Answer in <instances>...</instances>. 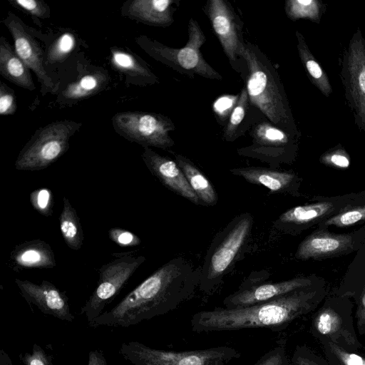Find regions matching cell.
<instances>
[{"label":"cell","mask_w":365,"mask_h":365,"mask_svg":"<svg viewBox=\"0 0 365 365\" xmlns=\"http://www.w3.org/2000/svg\"><path fill=\"white\" fill-rule=\"evenodd\" d=\"M200 275V268L187 259H172L89 326L129 327L168 314L192 298L199 289Z\"/></svg>","instance_id":"obj_1"},{"label":"cell","mask_w":365,"mask_h":365,"mask_svg":"<svg viewBox=\"0 0 365 365\" xmlns=\"http://www.w3.org/2000/svg\"><path fill=\"white\" fill-rule=\"evenodd\" d=\"M324 282L289 293L273 300L251 306L227 309L215 307L195 313L190 319L197 332L269 329L280 331L296 319L315 310L327 297Z\"/></svg>","instance_id":"obj_2"},{"label":"cell","mask_w":365,"mask_h":365,"mask_svg":"<svg viewBox=\"0 0 365 365\" xmlns=\"http://www.w3.org/2000/svg\"><path fill=\"white\" fill-rule=\"evenodd\" d=\"M247 65L246 89L250 104L269 122L296 138L301 136L293 117L283 84L269 58L259 47L245 42L241 52Z\"/></svg>","instance_id":"obj_3"},{"label":"cell","mask_w":365,"mask_h":365,"mask_svg":"<svg viewBox=\"0 0 365 365\" xmlns=\"http://www.w3.org/2000/svg\"><path fill=\"white\" fill-rule=\"evenodd\" d=\"M253 222L250 213H241L216 234L200 268V291L210 294L220 285L248 242Z\"/></svg>","instance_id":"obj_4"},{"label":"cell","mask_w":365,"mask_h":365,"mask_svg":"<svg viewBox=\"0 0 365 365\" xmlns=\"http://www.w3.org/2000/svg\"><path fill=\"white\" fill-rule=\"evenodd\" d=\"M188 40L184 47L176 48L157 40L140 35L136 43L148 56L172 69L193 78L195 76L211 80H222V76L204 58L200 52L206 41L197 21L190 18L187 26Z\"/></svg>","instance_id":"obj_5"},{"label":"cell","mask_w":365,"mask_h":365,"mask_svg":"<svg viewBox=\"0 0 365 365\" xmlns=\"http://www.w3.org/2000/svg\"><path fill=\"white\" fill-rule=\"evenodd\" d=\"M119 354L130 365H227L241 356L237 349L227 346L176 351L135 341L123 343Z\"/></svg>","instance_id":"obj_6"},{"label":"cell","mask_w":365,"mask_h":365,"mask_svg":"<svg viewBox=\"0 0 365 365\" xmlns=\"http://www.w3.org/2000/svg\"><path fill=\"white\" fill-rule=\"evenodd\" d=\"M81 126V123L63 120L38 128L19 152L16 169L35 171L48 168L66 153L70 139Z\"/></svg>","instance_id":"obj_7"},{"label":"cell","mask_w":365,"mask_h":365,"mask_svg":"<svg viewBox=\"0 0 365 365\" xmlns=\"http://www.w3.org/2000/svg\"><path fill=\"white\" fill-rule=\"evenodd\" d=\"M353 307L349 297L327 296L312 319L313 336L319 342L329 340L346 349L359 351L363 345L356 334Z\"/></svg>","instance_id":"obj_8"},{"label":"cell","mask_w":365,"mask_h":365,"mask_svg":"<svg viewBox=\"0 0 365 365\" xmlns=\"http://www.w3.org/2000/svg\"><path fill=\"white\" fill-rule=\"evenodd\" d=\"M145 261V257L143 255L133 252L120 253L100 267L97 286L80 312L89 325L103 312L105 307Z\"/></svg>","instance_id":"obj_9"},{"label":"cell","mask_w":365,"mask_h":365,"mask_svg":"<svg viewBox=\"0 0 365 365\" xmlns=\"http://www.w3.org/2000/svg\"><path fill=\"white\" fill-rule=\"evenodd\" d=\"M115 133L128 141L144 147L166 150L175 145L169 133L175 129L172 120L161 113L125 111L112 118Z\"/></svg>","instance_id":"obj_10"},{"label":"cell","mask_w":365,"mask_h":365,"mask_svg":"<svg viewBox=\"0 0 365 365\" xmlns=\"http://www.w3.org/2000/svg\"><path fill=\"white\" fill-rule=\"evenodd\" d=\"M340 76L354 123L365 136V39L359 29L342 55Z\"/></svg>","instance_id":"obj_11"},{"label":"cell","mask_w":365,"mask_h":365,"mask_svg":"<svg viewBox=\"0 0 365 365\" xmlns=\"http://www.w3.org/2000/svg\"><path fill=\"white\" fill-rule=\"evenodd\" d=\"M252 144L238 150L243 156L260 160L277 169L281 163H288L297 152V139L269 121H261L252 130Z\"/></svg>","instance_id":"obj_12"},{"label":"cell","mask_w":365,"mask_h":365,"mask_svg":"<svg viewBox=\"0 0 365 365\" xmlns=\"http://www.w3.org/2000/svg\"><path fill=\"white\" fill-rule=\"evenodd\" d=\"M204 11L230 63H235L245 43L240 17L225 0L207 1Z\"/></svg>","instance_id":"obj_13"},{"label":"cell","mask_w":365,"mask_h":365,"mask_svg":"<svg viewBox=\"0 0 365 365\" xmlns=\"http://www.w3.org/2000/svg\"><path fill=\"white\" fill-rule=\"evenodd\" d=\"M364 231L349 234H334L316 230L299 245L295 257L298 259H320L348 254L358 249Z\"/></svg>","instance_id":"obj_14"},{"label":"cell","mask_w":365,"mask_h":365,"mask_svg":"<svg viewBox=\"0 0 365 365\" xmlns=\"http://www.w3.org/2000/svg\"><path fill=\"white\" fill-rule=\"evenodd\" d=\"M319 282L313 277L302 276L278 282L259 283L239 288L226 297L222 304L227 309L251 306L275 299L297 289L311 287Z\"/></svg>","instance_id":"obj_15"},{"label":"cell","mask_w":365,"mask_h":365,"mask_svg":"<svg viewBox=\"0 0 365 365\" xmlns=\"http://www.w3.org/2000/svg\"><path fill=\"white\" fill-rule=\"evenodd\" d=\"M3 23L14 39L16 54L34 72L42 87L46 91H52L54 83L43 66V52L27 26L19 16L11 12L8 13Z\"/></svg>","instance_id":"obj_16"},{"label":"cell","mask_w":365,"mask_h":365,"mask_svg":"<svg viewBox=\"0 0 365 365\" xmlns=\"http://www.w3.org/2000/svg\"><path fill=\"white\" fill-rule=\"evenodd\" d=\"M15 283L26 301L35 305L43 314L70 322L75 319L65 292L51 282L43 280L36 284L16 278Z\"/></svg>","instance_id":"obj_17"},{"label":"cell","mask_w":365,"mask_h":365,"mask_svg":"<svg viewBox=\"0 0 365 365\" xmlns=\"http://www.w3.org/2000/svg\"><path fill=\"white\" fill-rule=\"evenodd\" d=\"M346 201H322L292 207L282 213L274 222V227L282 232L297 234L327 220L349 205Z\"/></svg>","instance_id":"obj_18"},{"label":"cell","mask_w":365,"mask_h":365,"mask_svg":"<svg viewBox=\"0 0 365 365\" xmlns=\"http://www.w3.org/2000/svg\"><path fill=\"white\" fill-rule=\"evenodd\" d=\"M141 156L147 168L167 188L195 205H201L176 161L158 154L150 147L143 148Z\"/></svg>","instance_id":"obj_19"},{"label":"cell","mask_w":365,"mask_h":365,"mask_svg":"<svg viewBox=\"0 0 365 365\" xmlns=\"http://www.w3.org/2000/svg\"><path fill=\"white\" fill-rule=\"evenodd\" d=\"M176 0H128L121 8V15L149 26L168 27L174 22Z\"/></svg>","instance_id":"obj_20"},{"label":"cell","mask_w":365,"mask_h":365,"mask_svg":"<svg viewBox=\"0 0 365 365\" xmlns=\"http://www.w3.org/2000/svg\"><path fill=\"white\" fill-rule=\"evenodd\" d=\"M230 172L252 184L267 187L272 193L295 195L299 178L294 173L262 167L235 168Z\"/></svg>","instance_id":"obj_21"},{"label":"cell","mask_w":365,"mask_h":365,"mask_svg":"<svg viewBox=\"0 0 365 365\" xmlns=\"http://www.w3.org/2000/svg\"><path fill=\"white\" fill-rule=\"evenodd\" d=\"M12 269H51L56 265L51 247L46 242L36 239L16 245L10 253Z\"/></svg>","instance_id":"obj_22"},{"label":"cell","mask_w":365,"mask_h":365,"mask_svg":"<svg viewBox=\"0 0 365 365\" xmlns=\"http://www.w3.org/2000/svg\"><path fill=\"white\" fill-rule=\"evenodd\" d=\"M110 52L112 66L125 76L128 83L140 86L159 83L146 62L136 54L117 46L110 47Z\"/></svg>","instance_id":"obj_23"},{"label":"cell","mask_w":365,"mask_h":365,"mask_svg":"<svg viewBox=\"0 0 365 365\" xmlns=\"http://www.w3.org/2000/svg\"><path fill=\"white\" fill-rule=\"evenodd\" d=\"M31 70L4 37L0 38V73L9 81L29 91L36 88Z\"/></svg>","instance_id":"obj_24"},{"label":"cell","mask_w":365,"mask_h":365,"mask_svg":"<svg viewBox=\"0 0 365 365\" xmlns=\"http://www.w3.org/2000/svg\"><path fill=\"white\" fill-rule=\"evenodd\" d=\"M108 82V76L103 71H93L81 76L69 83L61 92L59 101L64 103H76L96 95Z\"/></svg>","instance_id":"obj_25"},{"label":"cell","mask_w":365,"mask_h":365,"mask_svg":"<svg viewBox=\"0 0 365 365\" xmlns=\"http://www.w3.org/2000/svg\"><path fill=\"white\" fill-rule=\"evenodd\" d=\"M175 158L201 205H215L217 202V195L208 178L187 158L181 154H175Z\"/></svg>","instance_id":"obj_26"},{"label":"cell","mask_w":365,"mask_h":365,"mask_svg":"<svg viewBox=\"0 0 365 365\" xmlns=\"http://www.w3.org/2000/svg\"><path fill=\"white\" fill-rule=\"evenodd\" d=\"M295 35L299 58L309 81L324 96H330L332 88L326 72L309 50L304 36L299 31H296Z\"/></svg>","instance_id":"obj_27"},{"label":"cell","mask_w":365,"mask_h":365,"mask_svg":"<svg viewBox=\"0 0 365 365\" xmlns=\"http://www.w3.org/2000/svg\"><path fill=\"white\" fill-rule=\"evenodd\" d=\"M59 226L67 246L73 250L81 249L83 242V232L76 210L66 197L63 198V209L59 216Z\"/></svg>","instance_id":"obj_28"},{"label":"cell","mask_w":365,"mask_h":365,"mask_svg":"<svg viewBox=\"0 0 365 365\" xmlns=\"http://www.w3.org/2000/svg\"><path fill=\"white\" fill-rule=\"evenodd\" d=\"M284 10L288 18L292 21L303 19L319 24L325 6L318 0H287Z\"/></svg>","instance_id":"obj_29"},{"label":"cell","mask_w":365,"mask_h":365,"mask_svg":"<svg viewBox=\"0 0 365 365\" xmlns=\"http://www.w3.org/2000/svg\"><path fill=\"white\" fill-rule=\"evenodd\" d=\"M329 365H365V356L359 351H350L329 341L319 342Z\"/></svg>","instance_id":"obj_30"},{"label":"cell","mask_w":365,"mask_h":365,"mask_svg":"<svg viewBox=\"0 0 365 365\" xmlns=\"http://www.w3.org/2000/svg\"><path fill=\"white\" fill-rule=\"evenodd\" d=\"M250 102L246 87H244L237 98L230 119L225 126L223 137L227 142H232L237 138V131L241 125L248 110Z\"/></svg>","instance_id":"obj_31"},{"label":"cell","mask_w":365,"mask_h":365,"mask_svg":"<svg viewBox=\"0 0 365 365\" xmlns=\"http://www.w3.org/2000/svg\"><path fill=\"white\" fill-rule=\"evenodd\" d=\"M365 220V205L351 207L346 206L338 213L321 222V227L330 225L344 227Z\"/></svg>","instance_id":"obj_32"},{"label":"cell","mask_w":365,"mask_h":365,"mask_svg":"<svg viewBox=\"0 0 365 365\" xmlns=\"http://www.w3.org/2000/svg\"><path fill=\"white\" fill-rule=\"evenodd\" d=\"M76 42V36L71 32H65L59 36L48 50L46 55L47 64L64 61L74 49Z\"/></svg>","instance_id":"obj_33"},{"label":"cell","mask_w":365,"mask_h":365,"mask_svg":"<svg viewBox=\"0 0 365 365\" xmlns=\"http://www.w3.org/2000/svg\"><path fill=\"white\" fill-rule=\"evenodd\" d=\"M32 207L41 215L49 217L53 214V195L48 188H39L32 191L29 195Z\"/></svg>","instance_id":"obj_34"},{"label":"cell","mask_w":365,"mask_h":365,"mask_svg":"<svg viewBox=\"0 0 365 365\" xmlns=\"http://www.w3.org/2000/svg\"><path fill=\"white\" fill-rule=\"evenodd\" d=\"M8 1L13 7L27 12L33 17L48 19L51 16L49 6L42 0H8Z\"/></svg>","instance_id":"obj_35"},{"label":"cell","mask_w":365,"mask_h":365,"mask_svg":"<svg viewBox=\"0 0 365 365\" xmlns=\"http://www.w3.org/2000/svg\"><path fill=\"white\" fill-rule=\"evenodd\" d=\"M290 361L291 359L287 352L285 340L282 339L253 365H287Z\"/></svg>","instance_id":"obj_36"},{"label":"cell","mask_w":365,"mask_h":365,"mask_svg":"<svg viewBox=\"0 0 365 365\" xmlns=\"http://www.w3.org/2000/svg\"><path fill=\"white\" fill-rule=\"evenodd\" d=\"M290 359L292 365H329L326 359L306 345H297Z\"/></svg>","instance_id":"obj_37"},{"label":"cell","mask_w":365,"mask_h":365,"mask_svg":"<svg viewBox=\"0 0 365 365\" xmlns=\"http://www.w3.org/2000/svg\"><path fill=\"white\" fill-rule=\"evenodd\" d=\"M322 163L338 169H346L349 167V154L343 148L335 147L325 152L319 158Z\"/></svg>","instance_id":"obj_38"},{"label":"cell","mask_w":365,"mask_h":365,"mask_svg":"<svg viewBox=\"0 0 365 365\" xmlns=\"http://www.w3.org/2000/svg\"><path fill=\"white\" fill-rule=\"evenodd\" d=\"M109 238L121 247H133L140 244L141 240L134 233L122 228L113 227L108 231Z\"/></svg>","instance_id":"obj_39"},{"label":"cell","mask_w":365,"mask_h":365,"mask_svg":"<svg viewBox=\"0 0 365 365\" xmlns=\"http://www.w3.org/2000/svg\"><path fill=\"white\" fill-rule=\"evenodd\" d=\"M16 110V100L14 92L6 84L1 82L0 115H14Z\"/></svg>","instance_id":"obj_40"},{"label":"cell","mask_w":365,"mask_h":365,"mask_svg":"<svg viewBox=\"0 0 365 365\" xmlns=\"http://www.w3.org/2000/svg\"><path fill=\"white\" fill-rule=\"evenodd\" d=\"M19 357L24 365H53L52 357L36 344L33 345L31 353Z\"/></svg>","instance_id":"obj_41"},{"label":"cell","mask_w":365,"mask_h":365,"mask_svg":"<svg viewBox=\"0 0 365 365\" xmlns=\"http://www.w3.org/2000/svg\"><path fill=\"white\" fill-rule=\"evenodd\" d=\"M355 323L356 331L362 336L365 334V284L355 302Z\"/></svg>","instance_id":"obj_42"},{"label":"cell","mask_w":365,"mask_h":365,"mask_svg":"<svg viewBox=\"0 0 365 365\" xmlns=\"http://www.w3.org/2000/svg\"><path fill=\"white\" fill-rule=\"evenodd\" d=\"M88 365H107L103 351L100 349L91 351L88 354Z\"/></svg>","instance_id":"obj_43"},{"label":"cell","mask_w":365,"mask_h":365,"mask_svg":"<svg viewBox=\"0 0 365 365\" xmlns=\"http://www.w3.org/2000/svg\"><path fill=\"white\" fill-rule=\"evenodd\" d=\"M287 365H292L291 361H290V362Z\"/></svg>","instance_id":"obj_44"}]
</instances>
